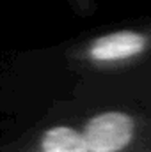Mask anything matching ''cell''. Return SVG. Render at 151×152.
<instances>
[{
  "instance_id": "cell-1",
  "label": "cell",
  "mask_w": 151,
  "mask_h": 152,
  "mask_svg": "<svg viewBox=\"0 0 151 152\" xmlns=\"http://www.w3.org/2000/svg\"><path fill=\"white\" fill-rule=\"evenodd\" d=\"M89 152H117L133 136V120L124 113L109 112L91 118L84 129Z\"/></svg>"
},
{
  "instance_id": "cell-2",
  "label": "cell",
  "mask_w": 151,
  "mask_h": 152,
  "mask_svg": "<svg viewBox=\"0 0 151 152\" xmlns=\"http://www.w3.org/2000/svg\"><path fill=\"white\" fill-rule=\"evenodd\" d=\"M146 46V39L135 32H115L96 39L89 50L91 57L98 62H110L133 57Z\"/></svg>"
},
{
  "instance_id": "cell-3",
  "label": "cell",
  "mask_w": 151,
  "mask_h": 152,
  "mask_svg": "<svg viewBox=\"0 0 151 152\" xmlns=\"http://www.w3.org/2000/svg\"><path fill=\"white\" fill-rule=\"evenodd\" d=\"M43 152H89L84 134L71 127H53L41 140Z\"/></svg>"
}]
</instances>
